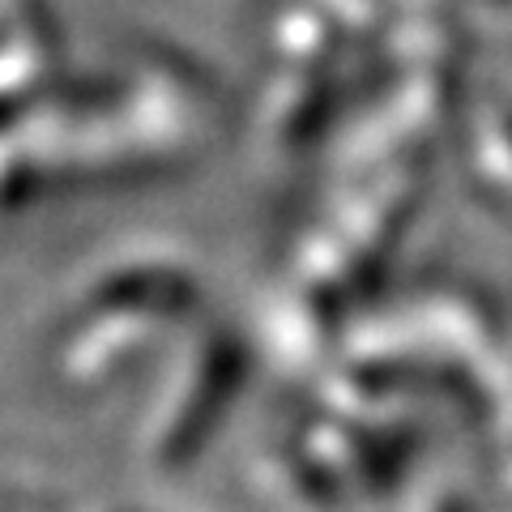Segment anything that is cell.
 <instances>
[{"label": "cell", "instance_id": "obj_1", "mask_svg": "<svg viewBox=\"0 0 512 512\" xmlns=\"http://www.w3.org/2000/svg\"><path fill=\"white\" fill-rule=\"evenodd\" d=\"M235 376H239V350L231 342H214L210 359H205V367H201L197 393L188 397L184 414L167 431V461H184L205 431L218 423V414H222V406H227V397L235 389Z\"/></svg>", "mask_w": 512, "mask_h": 512}]
</instances>
